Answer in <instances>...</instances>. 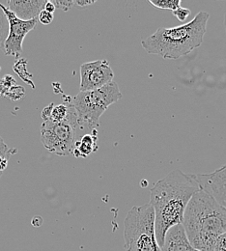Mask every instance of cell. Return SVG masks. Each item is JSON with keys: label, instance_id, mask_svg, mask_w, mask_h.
<instances>
[{"label": "cell", "instance_id": "6da1fadb", "mask_svg": "<svg viewBox=\"0 0 226 251\" xmlns=\"http://www.w3.org/2000/svg\"><path fill=\"white\" fill-rule=\"evenodd\" d=\"M199 189L195 176L179 169L170 172L151 188L150 204L155 213V232L161 249L167 231L183 224L187 206Z\"/></svg>", "mask_w": 226, "mask_h": 251}, {"label": "cell", "instance_id": "7a4b0ae2", "mask_svg": "<svg viewBox=\"0 0 226 251\" xmlns=\"http://www.w3.org/2000/svg\"><path fill=\"white\" fill-rule=\"evenodd\" d=\"M182 225L195 250L214 251L218 238L226 232V210L200 188L187 206Z\"/></svg>", "mask_w": 226, "mask_h": 251}, {"label": "cell", "instance_id": "3957f363", "mask_svg": "<svg viewBox=\"0 0 226 251\" xmlns=\"http://www.w3.org/2000/svg\"><path fill=\"white\" fill-rule=\"evenodd\" d=\"M209 19L207 12L200 11L188 24L172 28L160 27L142 40L141 45L148 54H156L164 59L186 56L202 45Z\"/></svg>", "mask_w": 226, "mask_h": 251}, {"label": "cell", "instance_id": "277c9868", "mask_svg": "<svg viewBox=\"0 0 226 251\" xmlns=\"http://www.w3.org/2000/svg\"><path fill=\"white\" fill-rule=\"evenodd\" d=\"M125 251H162L155 232V213L150 203L134 206L124 221Z\"/></svg>", "mask_w": 226, "mask_h": 251}, {"label": "cell", "instance_id": "5b68a950", "mask_svg": "<svg viewBox=\"0 0 226 251\" xmlns=\"http://www.w3.org/2000/svg\"><path fill=\"white\" fill-rule=\"evenodd\" d=\"M93 128L84 125L71 101L67 118L62 122L45 121L41 126V141L44 147L52 154L66 157L73 153L77 140V130Z\"/></svg>", "mask_w": 226, "mask_h": 251}, {"label": "cell", "instance_id": "8992f818", "mask_svg": "<svg viewBox=\"0 0 226 251\" xmlns=\"http://www.w3.org/2000/svg\"><path fill=\"white\" fill-rule=\"evenodd\" d=\"M121 98L122 93L117 82L111 81L97 90L79 92L72 100V103L79 120L84 125L95 129V126L100 123V116Z\"/></svg>", "mask_w": 226, "mask_h": 251}, {"label": "cell", "instance_id": "52a82bcc", "mask_svg": "<svg viewBox=\"0 0 226 251\" xmlns=\"http://www.w3.org/2000/svg\"><path fill=\"white\" fill-rule=\"evenodd\" d=\"M0 5L8 20V36L1 46L8 56L19 57L23 52V43L25 36L35 28L38 24V18L31 21H22L10 12L1 2Z\"/></svg>", "mask_w": 226, "mask_h": 251}, {"label": "cell", "instance_id": "ba28073f", "mask_svg": "<svg viewBox=\"0 0 226 251\" xmlns=\"http://www.w3.org/2000/svg\"><path fill=\"white\" fill-rule=\"evenodd\" d=\"M114 73L107 60L83 63L80 66L79 91L97 90L113 81Z\"/></svg>", "mask_w": 226, "mask_h": 251}, {"label": "cell", "instance_id": "9c48e42d", "mask_svg": "<svg viewBox=\"0 0 226 251\" xmlns=\"http://www.w3.org/2000/svg\"><path fill=\"white\" fill-rule=\"evenodd\" d=\"M194 176L200 188L209 192L226 210V164L212 173Z\"/></svg>", "mask_w": 226, "mask_h": 251}, {"label": "cell", "instance_id": "30bf717a", "mask_svg": "<svg viewBox=\"0 0 226 251\" xmlns=\"http://www.w3.org/2000/svg\"><path fill=\"white\" fill-rule=\"evenodd\" d=\"M46 2V0H9L5 7L18 19L22 21H31L38 18L41 11L44 10Z\"/></svg>", "mask_w": 226, "mask_h": 251}, {"label": "cell", "instance_id": "8fae6325", "mask_svg": "<svg viewBox=\"0 0 226 251\" xmlns=\"http://www.w3.org/2000/svg\"><path fill=\"white\" fill-rule=\"evenodd\" d=\"M162 251H200L195 250L189 242L182 224L170 228L164 239Z\"/></svg>", "mask_w": 226, "mask_h": 251}, {"label": "cell", "instance_id": "7c38bea8", "mask_svg": "<svg viewBox=\"0 0 226 251\" xmlns=\"http://www.w3.org/2000/svg\"><path fill=\"white\" fill-rule=\"evenodd\" d=\"M97 139L96 129H94L91 133L83 134L75 141L72 154L75 157L85 158L89 157L98 150Z\"/></svg>", "mask_w": 226, "mask_h": 251}, {"label": "cell", "instance_id": "4fadbf2b", "mask_svg": "<svg viewBox=\"0 0 226 251\" xmlns=\"http://www.w3.org/2000/svg\"><path fill=\"white\" fill-rule=\"evenodd\" d=\"M72 100H65L64 103L58 104V105H54L52 107L51 110V114H50V121L53 122H62L68 116L69 113V108H70V104H71Z\"/></svg>", "mask_w": 226, "mask_h": 251}, {"label": "cell", "instance_id": "5bb4252c", "mask_svg": "<svg viewBox=\"0 0 226 251\" xmlns=\"http://www.w3.org/2000/svg\"><path fill=\"white\" fill-rule=\"evenodd\" d=\"M16 152L17 151L14 149H9L8 146L4 143L2 137L0 136V177L2 176L3 171L8 165L9 158Z\"/></svg>", "mask_w": 226, "mask_h": 251}, {"label": "cell", "instance_id": "9a60e30c", "mask_svg": "<svg viewBox=\"0 0 226 251\" xmlns=\"http://www.w3.org/2000/svg\"><path fill=\"white\" fill-rule=\"evenodd\" d=\"M148 3L153 5L155 8L162 10H170L172 12L181 7V0H148Z\"/></svg>", "mask_w": 226, "mask_h": 251}, {"label": "cell", "instance_id": "2e32d148", "mask_svg": "<svg viewBox=\"0 0 226 251\" xmlns=\"http://www.w3.org/2000/svg\"><path fill=\"white\" fill-rule=\"evenodd\" d=\"M8 29H9V25H8V20L4 14V11L0 5V44L1 46L3 45L4 41L6 40L8 36Z\"/></svg>", "mask_w": 226, "mask_h": 251}, {"label": "cell", "instance_id": "e0dca14e", "mask_svg": "<svg viewBox=\"0 0 226 251\" xmlns=\"http://www.w3.org/2000/svg\"><path fill=\"white\" fill-rule=\"evenodd\" d=\"M191 14H192L191 10H189L187 8H183V7H179L178 9L173 11V15L177 18L178 21H180L182 23H184L191 16Z\"/></svg>", "mask_w": 226, "mask_h": 251}, {"label": "cell", "instance_id": "ac0fdd59", "mask_svg": "<svg viewBox=\"0 0 226 251\" xmlns=\"http://www.w3.org/2000/svg\"><path fill=\"white\" fill-rule=\"evenodd\" d=\"M53 14H51V13H49V12H47V11H45V10H42L41 11V13L39 14V16H38V21L42 24V25H50L51 24V22L53 21Z\"/></svg>", "mask_w": 226, "mask_h": 251}, {"label": "cell", "instance_id": "d6986e66", "mask_svg": "<svg viewBox=\"0 0 226 251\" xmlns=\"http://www.w3.org/2000/svg\"><path fill=\"white\" fill-rule=\"evenodd\" d=\"M52 3L54 4L56 9H60L62 11H69L74 5H75V1H60V0H54L52 1Z\"/></svg>", "mask_w": 226, "mask_h": 251}, {"label": "cell", "instance_id": "ffe728a7", "mask_svg": "<svg viewBox=\"0 0 226 251\" xmlns=\"http://www.w3.org/2000/svg\"><path fill=\"white\" fill-rule=\"evenodd\" d=\"M214 251H226V232L218 238Z\"/></svg>", "mask_w": 226, "mask_h": 251}, {"label": "cell", "instance_id": "44dd1931", "mask_svg": "<svg viewBox=\"0 0 226 251\" xmlns=\"http://www.w3.org/2000/svg\"><path fill=\"white\" fill-rule=\"evenodd\" d=\"M53 106H54V104H53V103H50V105L46 106V107L43 109V111H42V113H41V116H42L44 122L50 120V114H51V110H52V107H53Z\"/></svg>", "mask_w": 226, "mask_h": 251}, {"label": "cell", "instance_id": "7402d4cb", "mask_svg": "<svg viewBox=\"0 0 226 251\" xmlns=\"http://www.w3.org/2000/svg\"><path fill=\"white\" fill-rule=\"evenodd\" d=\"M96 1H89V0H76L75 1V5L80 7V8H84L86 6H89V5H92L94 4Z\"/></svg>", "mask_w": 226, "mask_h": 251}, {"label": "cell", "instance_id": "603a6c76", "mask_svg": "<svg viewBox=\"0 0 226 251\" xmlns=\"http://www.w3.org/2000/svg\"><path fill=\"white\" fill-rule=\"evenodd\" d=\"M44 10H45V11H47V12H49V13L53 14V13H54V11L56 10V8H55L54 4L52 3V1H47V2H46V4H45Z\"/></svg>", "mask_w": 226, "mask_h": 251}, {"label": "cell", "instance_id": "cb8c5ba5", "mask_svg": "<svg viewBox=\"0 0 226 251\" xmlns=\"http://www.w3.org/2000/svg\"><path fill=\"white\" fill-rule=\"evenodd\" d=\"M225 27H226V14L225 16Z\"/></svg>", "mask_w": 226, "mask_h": 251}]
</instances>
